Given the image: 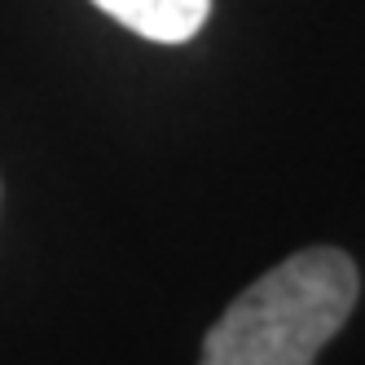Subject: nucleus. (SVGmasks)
I'll return each instance as SVG.
<instances>
[{"label":"nucleus","instance_id":"1","mask_svg":"<svg viewBox=\"0 0 365 365\" xmlns=\"http://www.w3.org/2000/svg\"><path fill=\"white\" fill-rule=\"evenodd\" d=\"M356 264L339 247H308L255 277L202 339L198 365H317L356 308Z\"/></svg>","mask_w":365,"mask_h":365},{"label":"nucleus","instance_id":"2","mask_svg":"<svg viewBox=\"0 0 365 365\" xmlns=\"http://www.w3.org/2000/svg\"><path fill=\"white\" fill-rule=\"evenodd\" d=\"M93 5L154 44H185L212 14V0H93Z\"/></svg>","mask_w":365,"mask_h":365}]
</instances>
